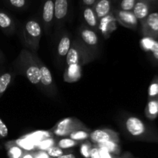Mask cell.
<instances>
[{
    "label": "cell",
    "mask_w": 158,
    "mask_h": 158,
    "mask_svg": "<svg viewBox=\"0 0 158 158\" xmlns=\"http://www.w3.org/2000/svg\"><path fill=\"white\" fill-rule=\"evenodd\" d=\"M89 141L93 144H100L109 141L120 143V136L118 133L111 129H97L91 131Z\"/></svg>",
    "instance_id": "cell-11"
},
{
    "label": "cell",
    "mask_w": 158,
    "mask_h": 158,
    "mask_svg": "<svg viewBox=\"0 0 158 158\" xmlns=\"http://www.w3.org/2000/svg\"><path fill=\"white\" fill-rule=\"evenodd\" d=\"M60 35L58 36L55 48V56L56 64L59 68L64 67L66 63V58L69 52V49L72 45L73 39L70 34L66 30H60L58 32Z\"/></svg>",
    "instance_id": "cell-7"
},
{
    "label": "cell",
    "mask_w": 158,
    "mask_h": 158,
    "mask_svg": "<svg viewBox=\"0 0 158 158\" xmlns=\"http://www.w3.org/2000/svg\"><path fill=\"white\" fill-rule=\"evenodd\" d=\"M72 151H69V150H63L60 148L59 147H57L56 145L52 147L51 148H49L46 153L48 154V155L51 158H56L60 157V156L63 155V154H68V153H71Z\"/></svg>",
    "instance_id": "cell-33"
},
{
    "label": "cell",
    "mask_w": 158,
    "mask_h": 158,
    "mask_svg": "<svg viewBox=\"0 0 158 158\" xmlns=\"http://www.w3.org/2000/svg\"><path fill=\"white\" fill-rule=\"evenodd\" d=\"M5 148L7 151V154L9 158H22L23 154L26 152L24 150L20 148L17 145L11 141H8L5 143Z\"/></svg>",
    "instance_id": "cell-22"
},
{
    "label": "cell",
    "mask_w": 158,
    "mask_h": 158,
    "mask_svg": "<svg viewBox=\"0 0 158 158\" xmlns=\"http://www.w3.org/2000/svg\"><path fill=\"white\" fill-rule=\"evenodd\" d=\"M140 24L143 36L158 40V12H151Z\"/></svg>",
    "instance_id": "cell-13"
},
{
    "label": "cell",
    "mask_w": 158,
    "mask_h": 158,
    "mask_svg": "<svg viewBox=\"0 0 158 158\" xmlns=\"http://www.w3.org/2000/svg\"><path fill=\"white\" fill-rule=\"evenodd\" d=\"M38 59L37 53H33L29 49L24 48L15 59L14 66L17 73L24 76L33 85L40 86L41 74Z\"/></svg>",
    "instance_id": "cell-2"
},
{
    "label": "cell",
    "mask_w": 158,
    "mask_h": 158,
    "mask_svg": "<svg viewBox=\"0 0 158 158\" xmlns=\"http://www.w3.org/2000/svg\"><path fill=\"white\" fill-rule=\"evenodd\" d=\"M25 137L26 138H28L29 140H30L34 144L36 145L42 141V140H45L46 138H49V137H53V135L52 134V133L50 131H37V132H33L30 134H28L26 135Z\"/></svg>",
    "instance_id": "cell-24"
},
{
    "label": "cell",
    "mask_w": 158,
    "mask_h": 158,
    "mask_svg": "<svg viewBox=\"0 0 158 158\" xmlns=\"http://www.w3.org/2000/svg\"><path fill=\"white\" fill-rule=\"evenodd\" d=\"M38 63L40 66V74H41V80H40L41 89L45 91L49 97H54L56 94L57 89L53 82V78L50 70L40 58L38 59Z\"/></svg>",
    "instance_id": "cell-10"
},
{
    "label": "cell",
    "mask_w": 158,
    "mask_h": 158,
    "mask_svg": "<svg viewBox=\"0 0 158 158\" xmlns=\"http://www.w3.org/2000/svg\"><path fill=\"white\" fill-rule=\"evenodd\" d=\"M56 158H80V157H78L77 155L73 154V152H71V153H68V154H63V155L60 156V157H56Z\"/></svg>",
    "instance_id": "cell-39"
},
{
    "label": "cell",
    "mask_w": 158,
    "mask_h": 158,
    "mask_svg": "<svg viewBox=\"0 0 158 158\" xmlns=\"http://www.w3.org/2000/svg\"><path fill=\"white\" fill-rule=\"evenodd\" d=\"M93 147V143L89 140L80 143V151L81 155L84 158H89L90 156L91 148Z\"/></svg>",
    "instance_id": "cell-34"
},
{
    "label": "cell",
    "mask_w": 158,
    "mask_h": 158,
    "mask_svg": "<svg viewBox=\"0 0 158 158\" xmlns=\"http://www.w3.org/2000/svg\"><path fill=\"white\" fill-rule=\"evenodd\" d=\"M114 6L113 0H96V2L93 8L97 18L100 19L111 13Z\"/></svg>",
    "instance_id": "cell-18"
},
{
    "label": "cell",
    "mask_w": 158,
    "mask_h": 158,
    "mask_svg": "<svg viewBox=\"0 0 158 158\" xmlns=\"http://www.w3.org/2000/svg\"><path fill=\"white\" fill-rule=\"evenodd\" d=\"M158 95V76H154L148 88V99H156Z\"/></svg>",
    "instance_id": "cell-32"
},
{
    "label": "cell",
    "mask_w": 158,
    "mask_h": 158,
    "mask_svg": "<svg viewBox=\"0 0 158 158\" xmlns=\"http://www.w3.org/2000/svg\"><path fill=\"white\" fill-rule=\"evenodd\" d=\"M76 37L84 47L97 58L100 50L99 32L83 23L77 29V35Z\"/></svg>",
    "instance_id": "cell-5"
},
{
    "label": "cell",
    "mask_w": 158,
    "mask_h": 158,
    "mask_svg": "<svg viewBox=\"0 0 158 158\" xmlns=\"http://www.w3.org/2000/svg\"><path fill=\"white\" fill-rule=\"evenodd\" d=\"M112 13L117 23L133 30L137 29L139 22L132 11H123L114 7Z\"/></svg>",
    "instance_id": "cell-12"
},
{
    "label": "cell",
    "mask_w": 158,
    "mask_h": 158,
    "mask_svg": "<svg viewBox=\"0 0 158 158\" xmlns=\"http://www.w3.org/2000/svg\"><path fill=\"white\" fill-rule=\"evenodd\" d=\"M40 23L43 32L49 35L54 24V0H43Z\"/></svg>",
    "instance_id": "cell-9"
},
{
    "label": "cell",
    "mask_w": 158,
    "mask_h": 158,
    "mask_svg": "<svg viewBox=\"0 0 158 158\" xmlns=\"http://www.w3.org/2000/svg\"><path fill=\"white\" fill-rule=\"evenodd\" d=\"M117 21L112 12L109 15L99 19V32L102 33L104 38H108L117 28Z\"/></svg>",
    "instance_id": "cell-15"
},
{
    "label": "cell",
    "mask_w": 158,
    "mask_h": 158,
    "mask_svg": "<svg viewBox=\"0 0 158 158\" xmlns=\"http://www.w3.org/2000/svg\"><path fill=\"white\" fill-rule=\"evenodd\" d=\"M5 62H6V56H5L4 53L0 49V65H2Z\"/></svg>",
    "instance_id": "cell-40"
},
{
    "label": "cell",
    "mask_w": 158,
    "mask_h": 158,
    "mask_svg": "<svg viewBox=\"0 0 158 158\" xmlns=\"http://www.w3.org/2000/svg\"><path fill=\"white\" fill-rule=\"evenodd\" d=\"M82 66L79 65H72L66 66L63 74V78L68 83H74L79 80L81 77Z\"/></svg>",
    "instance_id": "cell-20"
},
{
    "label": "cell",
    "mask_w": 158,
    "mask_h": 158,
    "mask_svg": "<svg viewBox=\"0 0 158 158\" xmlns=\"http://www.w3.org/2000/svg\"><path fill=\"white\" fill-rule=\"evenodd\" d=\"M81 15L83 24L94 30L99 32V19L96 15L93 7L89 6H81Z\"/></svg>",
    "instance_id": "cell-16"
},
{
    "label": "cell",
    "mask_w": 158,
    "mask_h": 158,
    "mask_svg": "<svg viewBox=\"0 0 158 158\" xmlns=\"http://www.w3.org/2000/svg\"><path fill=\"white\" fill-rule=\"evenodd\" d=\"M32 154H33L34 158H51L49 155H48L46 151H32Z\"/></svg>",
    "instance_id": "cell-36"
},
{
    "label": "cell",
    "mask_w": 158,
    "mask_h": 158,
    "mask_svg": "<svg viewBox=\"0 0 158 158\" xmlns=\"http://www.w3.org/2000/svg\"><path fill=\"white\" fill-rule=\"evenodd\" d=\"M43 32V27L38 18L29 19L22 29V38L25 48L33 53H37Z\"/></svg>",
    "instance_id": "cell-3"
},
{
    "label": "cell",
    "mask_w": 158,
    "mask_h": 158,
    "mask_svg": "<svg viewBox=\"0 0 158 158\" xmlns=\"http://www.w3.org/2000/svg\"><path fill=\"white\" fill-rule=\"evenodd\" d=\"M12 142L26 152H32L35 151V145L26 137H20L17 140H12Z\"/></svg>",
    "instance_id": "cell-25"
},
{
    "label": "cell",
    "mask_w": 158,
    "mask_h": 158,
    "mask_svg": "<svg viewBox=\"0 0 158 158\" xmlns=\"http://www.w3.org/2000/svg\"><path fill=\"white\" fill-rule=\"evenodd\" d=\"M70 11V0H54V24L58 33L62 30Z\"/></svg>",
    "instance_id": "cell-8"
},
{
    "label": "cell",
    "mask_w": 158,
    "mask_h": 158,
    "mask_svg": "<svg viewBox=\"0 0 158 158\" xmlns=\"http://www.w3.org/2000/svg\"><path fill=\"white\" fill-rule=\"evenodd\" d=\"M15 76V74L12 72H6L0 75V98L10 86Z\"/></svg>",
    "instance_id": "cell-23"
},
{
    "label": "cell",
    "mask_w": 158,
    "mask_h": 158,
    "mask_svg": "<svg viewBox=\"0 0 158 158\" xmlns=\"http://www.w3.org/2000/svg\"><path fill=\"white\" fill-rule=\"evenodd\" d=\"M2 148V146H1V145H0V150H1Z\"/></svg>",
    "instance_id": "cell-45"
},
{
    "label": "cell",
    "mask_w": 158,
    "mask_h": 158,
    "mask_svg": "<svg viewBox=\"0 0 158 158\" xmlns=\"http://www.w3.org/2000/svg\"><path fill=\"white\" fill-rule=\"evenodd\" d=\"M9 6L17 10H25L29 5V0H6Z\"/></svg>",
    "instance_id": "cell-31"
},
{
    "label": "cell",
    "mask_w": 158,
    "mask_h": 158,
    "mask_svg": "<svg viewBox=\"0 0 158 158\" xmlns=\"http://www.w3.org/2000/svg\"><path fill=\"white\" fill-rule=\"evenodd\" d=\"M156 99H157V102H158V95H157V98H156Z\"/></svg>",
    "instance_id": "cell-44"
},
{
    "label": "cell",
    "mask_w": 158,
    "mask_h": 158,
    "mask_svg": "<svg viewBox=\"0 0 158 158\" xmlns=\"http://www.w3.org/2000/svg\"><path fill=\"white\" fill-rule=\"evenodd\" d=\"M96 2V0H80L81 6H89L93 7Z\"/></svg>",
    "instance_id": "cell-38"
},
{
    "label": "cell",
    "mask_w": 158,
    "mask_h": 158,
    "mask_svg": "<svg viewBox=\"0 0 158 158\" xmlns=\"http://www.w3.org/2000/svg\"><path fill=\"white\" fill-rule=\"evenodd\" d=\"M152 9V6L147 0H137L132 12L140 23L148 16Z\"/></svg>",
    "instance_id": "cell-17"
},
{
    "label": "cell",
    "mask_w": 158,
    "mask_h": 158,
    "mask_svg": "<svg viewBox=\"0 0 158 158\" xmlns=\"http://www.w3.org/2000/svg\"><path fill=\"white\" fill-rule=\"evenodd\" d=\"M96 57L84 47L83 44L76 37L73 40L72 45L66 58V66L72 65L84 66L86 63L93 61Z\"/></svg>",
    "instance_id": "cell-4"
},
{
    "label": "cell",
    "mask_w": 158,
    "mask_h": 158,
    "mask_svg": "<svg viewBox=\"0 0 158 158\" xmlns=\"http://www.w3.org/2000/svg\"><path fill=\"white\" fill-rule=\"evenodd\" d=\"M22 158H34V156L32 152H26Z\"/></svg>",
    "instance_id": "cell-42"
},
{
    "label": "cell",
    "mask_w": 158,
    "mask_h": 158,
    "mask_svg": "<svg viewBox=\"0 0 158 158\" xmlns=\"http://www.w3.org/2000/svg\"><path fill=\"white\" fill-rule=\"evenodd\" d=\"M89 158H100V152H99V148L96 144H93L90 151V156Z\"/></svg>",
    "instance_id": "cell-37"
},
{
    "label": "cell",
    "mask_w": 158,
    "mask_h": 158,
    "mask_svg": "<svg viewBox=\"0 0 158 158\" xmlns=\"http://www.w3.org/2000/svg\"><path fill=\"white\" fill-rule=\"evenodd\" d=\"M56 141L57 140L54 138L53 137L45 139V140H42L40 143H39L36 145V147H35V151H47L49 148H51L52 147L55 146L56 144Z\"/></svg>",
    "instance_id": "cell-29"
},
{
    "label": "cell",
    "mask_w": 158,
    "mask_h": 158,
    "mask_svg": "<svg viewBox=\"0 0 158 158\" xmlns=\"http://www.w3.org/2000/svg\"><path fill=\"white\" fill-rule=\"evenodd\" d=\"M145 116L149 120H154L158 117V102L157 99H148L145 107Z\"/></svg>",
    "instance_id": "cell-21"
},
{
    "label": "cell",
    "mask_w": 158,
    "mask_h": 158,
    "mask_svg": "<svg viewBox=\"0 0 158 158\" xmlns=\"http://www.w3.org/2000/svg\"><path fill=\"white\" fill-rule=\"evenodd\" d=\"M80 142L72 140L69 137H63L60 139L56 141V146L63 150H69L73 148H75L78 144H80Z\"/></svg>",
    "instance_id": "cell-28"
},
{
    "label": "cell",
    "mask_w": 158,
    "mask_h": 158,
    "mask_svg": "<svg viewBox=\"0 0 158 158\" xmlns=\"http://www.w3.org/2000/svg\"><path fill=\"white\" fill-rule=\"evenodd\" d=\"M117 0H113V2H114V4H115V3L117 2Z\"/></svg>",
    "instance_id": "cell-43"
},
{
    "label": "cell",
    "mask_w": 158,
    "mask_h": 158,
    "mask_svg": "<svg viewBox=\"0 0 158 158\" xmlns=\"http://www.w3.org/2000/svg\"><path fill=\"white\" fill-rule=\"evenodd\" d=\"M147 1L152 6L153 8H155L158 6V0H147Z\"/></svg>",
    "instance_id": "cell-41"
},
{
    "label": "cell",
    "mask_w": 158,
    "mask_h": 158,
    "mask_svg": "<svg viewBox=\"0 0 158 158\" xmlns=\"http://www.w3.org/2000/svg\"><path fill=\"white\" fill-rule=\"evenodd\" d=\"M119 124L131 139L143 142H158L157 128L137 116L127 113L122 114L119 117Z\"/></svg>",
    "instance_id": "cell-1"
},
{
    "label": "cell",
    "mask_w": 158,
    "mask_h": 158,
    "mask_svg": "<svg viewBox=\"0 0 158 158\" xmlns=\"http://www.w3.org/2000/svg\"><path fill=\"white\" fill-rule=\"evenodd\" d=\"M98 148H103V149L106 150L110 154H114V155L119 156L121 153V148L119 145V143H116L114 141H109L103 143H100V144H96Z\"/></svg>",
    "instance_id": "cell-26"
},
{
    "label": "cell",
    "mask_w": 158,
    "mask_h": 158,
    "mask_svg": "<svg viewBox=\"0 0 158 158\" xmlns=\"http://www.w3.org/2000/svg\"><path fill=\"white\" fill-rule=\"evenodd\" d=\"M137 0H117L114 7L123 11H132Z\"/></svg>",
    "instance_id": "cell-30"
},
{
    "label": "cell",
    "mask_w": 158,
    "mask_h": 158,
    "mask_svg": "<svg viewBox=\"0 0 158 158\" xmlns=\"http://www.w3.org/2000/svg\"><path fill=\"white\" fill-rule=\"evenodd\" d=\"M0 29L6 35H12L15 32V23L7 12L0 10Z\"/></svg>",
    "instance_id": "cell-19"
},
{
    "label": "cell",
    "mask_w": 158,
    "mask_h": 158,
    "mask_svg": "<svg viewBox=\"0 0 158 158\" xmlns=\"http://www.w3.org/2000/svg\"><path fill=\"white\" fill-rule=\"evenodd\" d=\"M91 131H92L91 129L78 130V131H74L72 134H69V136L68 137L71 138L72 140H76V141L82 143V142L85 141V140H87L89 138V135H90Z\"/></svg>",
    "instance_id": "cell-27"
},
{
    "label": "cell",
    "mask_w": 158,
    "mask_h": 158,
    "mask_svg": "<svg viewBox=\"0 0 158 158\" xmlns=\"http://www.w3.org/2000/svg\"><path fill=\"white\" fill-rule=\"evenodd\" d=\"M9 134V131H8V127L5 124L4 122L2 121L1 118H0V139L5 138Z\"/></svg>",
    "instance_id": "cell-35"
},
{
    "label": "cell",
    "mask_w": 158,
    "mask_h": 158,
    "mask_svg": "<svg viewBox=\"0 0 158 158\" xmlns=\"http://www.w3.org/2000/svg\"><path fill=\"white\" fill-rule=\"evenodd\" d=\"M140 46L154 64L158 65V40L151 37L143 36L140 41Z\"/></svg>",
    "instance_id": "cell-14"
},
{
    "label": "cell",
    "mask_w": 158,
    "mask_h": 158,
    "mask_svg": "<svg viewBox=\"0 0 158 158\" xmlns=\"http://www.w3.org/2000/svg\"><path fill=\"white\" fill-rule=\"evenodd\" d=\"M78 130H89V128L76 117H66L60 120L49 131L53 136L68 137L69 134Z\"/></svg>",
    "instance_id": "cell-6"
}]
</instances>
